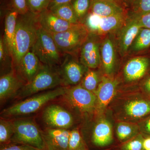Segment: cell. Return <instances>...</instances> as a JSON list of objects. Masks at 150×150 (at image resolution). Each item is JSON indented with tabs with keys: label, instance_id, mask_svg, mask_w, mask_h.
<instances>
[{
	"label": "cell",
	"instance_id": "1",
	"mask_svg": "<svg viewBox=\"0 0 150 150\" xmlns=\"http://www.w3.org/2000/svg\"><path fill=\"white\" fill-rule=\"evenodd\" d=\"M39 27L37 15L30 12L19 14L13 54V70L18 67L23 57L31 50L37 39Z\"/></svg>",
	"mask_w": 150,
	"mask_h": 150
},
{
	"label": "cell",
	"instance_id": "2",
	"mask_svg": "<svg viewBox=\"0 0 150 150\" xmlns=\"http://www.w3.org/2000/svg\"><path fill=\"white\" fill-rule=\"evenodd\" d=\"M68 87H57L51 90L37 94L24 100L13 105L1 112V117L12 119L17 116L28 115L40 110L45 105L66 92Z\"/></svg>",
	"mask_w": 150,
	"mask_h": 150
},
{
	"label": "cell",
	"instance_id": "3",
	"mask_svg": "<svg viewBox=\"0 0 150 150\" xmlns=\"http://www.w3.org/2000/svg\"><path fill=\"white\" fill-rule=\"evenodd\" d=\"M63 86L58 68L43 64L31 81L26 83L18 93L15 98L23 99L40 92Z\"/></svg>",
	"mask_w": 150,
	"mask_h": 150
},
{
	"label": "cell",
	"instance_id": "4",
	"mask_svg": "<svg viewBox=\"0 0 150 150\" xmlns=\"http://www.w3.org/2000/svg\"><path fill=\"white\" fill-rule=\"evenodd\" d=\"M31 50L43 64L55 68L61 65L66 56L59 50L52 34L40 25L37 39Z\"/></svg>",
	"mask_w": 150,
	"mask_h": 150
},
{
	"label": "cell",
	"instance_id": "5",
	"mask_svg": "<svg viewBox=\"0 0 150 150\" xmlns=\"http://www.w3.org/2000/svg\"><path fill=\"white\" fill-rule=\"evenodd\" d=\"M14 132L11 143L30 145L44 149L42 130L31 118H17L12 119Z\"/></svg>",
	"mask_w": 150,
	"mask_h": 150
},
{
	"label": "cell",
	"instance_id": "6",
	"mask_svg": "<svg viewBox=\"0 0 150 150\" xmlns=\"http://www.w3.org/2000/svg\"><path fill=\"white\" fill-rule=\"evenodd\" d=\"M88 33L84 25L79 24L64 32L51 34L62 54L76 56Z\"/></svg>",
	"mask_w": 150,
	"mask_h": 150
},
{
	"label": "cell",
	"instance_id": "7",
	"mask_svg": "<svg viewBox=\"0 0 150 150\" xmlns=\"http://www.w3.org/2000/svg\"><path fill=\"white\" fill-rule=\"evenodd\" d=\"M62 97L68 105L80 112L90 113L96 110L95 94L83 88L80 84L68 87L66 92Z\"/></svg>",
	"mask_w": 150,
	"mask_h": 150
},
{
	"label": "cell",
	"instance_id": "8",
	"mask_svg": "<svg viewBox=\"0 0 150 150\" xmlns=\"http://www.w3.org/2000/svg\"><path fill=\"white\" fill-rule=\"evenodd\" d=\"M76 56L66 54L62 64L58 68L63 86H72L80 83L88 70L78 60Z\"/></svg>",
	"mask_w": 150,
	"mask_h": 150
},
{
	"label": "cell",
	"instance_id": "9",
	"mask_svg": "<svg viewBox=\"0 0 150 150\" xmlns=\"http://www.w3.org/2000/svg\"><path fill=\"white\" fill-rule=\"evenodd\" d=\"M42 119L47 128L69 129L74 123L72 114L61 105L50 104L42 112Z\"/></svg>",
	"mask_w": 150,
	"mask_h": 150
},
{
	"label": "cell",
	"instance_id": "10",
	"mask_svg": "<svg viewBox=\"0 0 150 150\" xmlns=\"http://www.w3.org/2000/svg\"><path fill=\"white\" fill-rule=\"evenodd\" d=\"M100 36L89 33L87 37L81 46L79 60L89 69H95L101 64Z\"/></svg>",
	"mask_w": 150,
	"mask_h": 150
},
{
	"label": "cell",
	"instance_id": "11",
	"mask_svg": "<svg viewBox=\"0 0 150 150\" xmlns=\"http://www.w3.org/2000/svg\"><path fill=\"white\" fill-rule=\"evenodd\" d=\"M142 28L137 20L127 15L125 23L117 31L116 47L121 56H125L129 52L131 44Z\"/></svg>",
	"mask_w": 150,
	"mask_h": 150
},
{
	"label": "cell",
	"instance_id": "12",
	"mask_svg": "<svg viewBox=\"0 0 150 150\" xmlns=\"http://www.w3.org/2000/svg\"><path fill=\"white\" fill-rule=\"evenodd\" d=\"M118 84L115 78L103 76L95 93L96 97V110L98 113L103 112L115 96Z\"/></svg>",
	"mask_w": 150,
	"mask_h": 150
},
{
	"label": "cell",
	"instance_id": "13",
	"mask_svg": "<svg viewBox=\"0 0 150 150\" xmlns=\"http://www.w3.org/2000/svg\"><path fill=\"white\" fill-rule=\"evenodd\" d=\"M43 150H68L70 130L46 128L42 130Z\"/></svg>",
	"mask_w": 150,
	"mask_h": 150
},
{
	"label": "cell",
	"instance_id": "14",
	"mask_svg": "<svg viewBox=\"0 0 150 150\" xmlns=\"http://www.w3.org/2000/svg\"><path fill=\"white\" fill-rule=\"evenodd\" d=\"M25 84L24 81L13 70L1 76L0 103L1 105L9 99L15 98L21 89Z\"/></svg>",
	"mask_w": 150,
	"mask_h": 150
},
{
	"label": "cell",
	"instance_id": "15",
	"mask_svg": "<svg viewBox=\"0 0 150 150\" xmlns=\"http://www.w3.org/2000/svg\"><path fill=\"white\" fill-rule=\"evenodd\" d=\"M43 65L36 55L30 50L23 57L14 71L26 84L33 79Z\"/></svg>",
	"mask_w": 150,
	"mask_h": 150
},
{
	"label": "cell",
	"instance_id": "16",
	"mask_svg": "<svg viewBox=\"0 0 150 150\" xmlns=\"http://www.w3.org/2000/svg\"><path fill=\"white\" fill-rule=\"evenodd\" d=\"M38 20L40 27L51 34L64 32L79 24H73L59 18L48 9L38 15Z\"/></svg>",
	"mask_w": 150,
	"mask_h": 150
},
{
	"label": "cell",
	"instance_id": "17",
	"mask_svg": "<svg viewBox=\"0 0 150 150\" xmlns=\"http://www.w3.org/2000/svg\"><path fill=\"white\" fill-rule=\"evenodd\" d=\"M116 47L114 40L110 35L101 41L100 53L101 64L105 72L108 76L112 74L115 69L117 60Z\"/></svg>",
	"mask_w": 150,
	"mask_h": 150
},
{
	"label": "cell",
	"instance_id": "18",
	"mask_svg": "<svg viewBox=\"0 0 150 150\" xmlns=\"http://www.w3.org/2000/svg\"><path fill=\"white\" fill-rule=\"evenodd\" d=\"M149 65V60L146 57H137L130 59L123 69L125 79L129 82L139 79L144 75Z\"/></svg>",
	"mask_w": 150,
	"mask_h": 150
},
{
	"label": "cell",
	"instance_id": "19",
	"mask_svg": "<svg viewBox=\"0 0 150 150\" xmlns=\"http://www.w3.org/2000/svg\"><path fill=\"white\" fill-rule=\"evenodd\" d=\"M113 141L112 126L107 119H101L94 128L91 136V142L97 146H108Z\"/></svg>",
	"mask_w": 150,
	"mask_h": 150
},
{
	"label": "cell",
	"instance_id": "20",
	"mask_svg": "<svg viewBox=\"0 0 150 150\" xmlns=\"http://www.w3.org/2000/svg\"><path fill=\"white\" fill-rule=\"evenodd\" d=\"M89 12L102 17L125 13L119 3L111 0H91Z\"/></svg>",
	"mask_w": 150,
	"mask_h": 150
},
{
	"label": "cell",
	"instance_id": "21",
	"mask_svg": "<svg viewBox=\"0 0 150 150\" xmlns=\"http://www.w3.org/2000/svg\"><path fill=\"white\" fill-rule=\"evenodd\" d=\"M127 15L123 13L100 18L96 35L100 36L117 31L124 24Z\"/></svg>",
	"mask_w": 150,
	"mask_h": 150
},
{
	"label": "cell",
	"instance_id": "22",
	"mask_svg": "<svg viewBox=\"0 0 150 150\" xmlns=\"http://www.w3.org/2000/svg\"><path fill=\"white\" fill-rule=\"evenodd\" d=\"M18 12L14 9L6 16L5 21L4 35V40L6 46L13 57Z\"/></svg>",
	"mask_w": 150,
	"mask_h": 150
},
{
	"label": "cell",
	"instance_id": "23",
	"mask_svg": "<svg viewBox=\"0 0 150 150\" xmlns=\"http://www.w3.org/2000/svg\"><path fill=\"white\" fill-rule=\"evenodd\" d=\"M127 116L133 118H139L150 113V101L136 99L127 103L124 107Z\"/></svg>",
	"mask_w": 150,
	"mask_h": 150
},
{
	"label": "cell",
	"instance_id": "24",
	"mask_svg": "<svg viewBox=\"0 0 150 150\" xmlns=\"http://www.w3.org/2000/svg\"><path fill=\"white\" fill-rule=\"evenodd\" d=\"M59 18L73 24H81L77 17L71 3L53 6L48 8Z\"/></svg>",
	"mask_w": 150,
	"mask_h": 150
},
{
	"label": "cell",
	"instance_id": "25",
	"mask_svg": "<svg viewBox=\"0 0 150 150\" xmlns=\"http://www.w3.org/2000/svg\"><path fill=\"white\" fill-rule=\"evenodd\" d=\"M150 46V29L142 28L129 49L131 53L140 52Z\"/></svg>",
	"mask_w": 150,
	"mask_h": 150
},
{
	"label": "cell",
	"instance_id": "26",
	"mask_svg": "<svg viewBox=\"0 0 150 150\" xmlns=\"http://www.w3.org/2000/svg\"><path fill=\"white\" fill-rule=\"evenodd\" d=\"M0 64L1 76L13 70V57L6 46L4 38H0Z\"/></svg>",
	"mask_w": 150,
	"mask_h": 150
},
{
	"label": "cell",
	"instance_id": "27",
	"mask_svg": "<svg viewBox=\"0 0 150 150\" xmlns=\"http://www.w3.org/2000/svg\"><path fill=\"white\" fill-rule=\"evenodd\" d=\"M139 129L138 126L134 123L120 122L116 128L117 137L120 142L124 143L138 135Z\"/></svg>",
	"mask_w": 150,
	"mask_h": 150
},
{
	"label": "cell",
	"instance_id": "28",
	"mask_svg": "<svg viewBox=\"0 0 150 150\" xmlns=\"http://www.w3.org/2000/svg\"><path fill=\"white\" fill-rule=\"evenodd\" d=\"M14 129L12 119L1 117L0 119V146H4L11 143Z\"/></svg>",
	"mask_w": 150,
	"mask_h": 150
},
{
	"label": "cell",
	"instance_id": "29",
	"mask_svg": "<svg viewBox=\"0 0 150 150\" xmlns=\"http://www.w3.org/2000/svg\"><path fill=\"white\" fill-rule=\"evenodd\" d=\"M100 81L98 73L93 69H89L80 84L83 88L95 93Z\"/></svg>",
	"mask_w": 150,
	"mask_h": 150
},
{
	"label": "cell",
	"instance_id": "30",
	"mask_svg": "<svg viewBox=\"0 0 150 150\" xmlns=\"http://www.w3.org/2000/svg\"><path fill=\"white\" fill-rule=\"evenodd\" d=\"M91 0H73L71 3L79 21L83 24L89 12Z\"/></svg>",
	"mask_w": 150,
	"mask_h": 150
},
{
	"label": "cell",
	"instance_id": "31",
	"mask_svg": "<svg viewBox=\"0 0 150 150\" xmlns=\"http://www.w3.org/2000/svg\"><path fill=\"white\" fill-rule=\"evenodd\" d=\"M68 150H88L85 141L78 129L70 131Z\"/></svg>",
	"mask_w": 150,
	"mask_h": 150
},
{
	"label": "cell",
	"instance_id": "32",
	"mask_svg": "<svg viewBox=\"0 0 150 150\" xmlns=\"http://www.w3.org/2000/svg\"><path fill=\"white\" fill-rule=\"evenodd\" d=\"M26 1L28 10L37 15L48 9L51 2L50 0H26Z\"/></svg>",
	"mask_w": 150,
	"mask_h": 150
},
{
	"label": "cell",
	"instance_id": "33",
	"mask_svg": "<svg viewBox=\"0 0 150 150\" xmlns=\"http://www.w3.org/2000/svg\"><path fill=\"white\" fill-rule=\"evenodd\" d=\"M143 139L142 135H137L131 139L124 142L121 146L122 150H144Z\"/></svg>",
	"mask_w": 150,
	"mask_h": 150
},
{
	"label": "cell",
	"instance_id": "34",
	"mask_svg": "<svg viewBox=\"0 0 150 150\" xmlns=\"http://www.w3.org/2000/svg\"><path fill=\"white\" fill-rule=\"evenodd\" d=\"M131 13L143 14L150 12V0H134L131 6Z\"/></svg>",
	"mask_w": 150,
	"mask_h": 150
},
{
	"label": "cell",
	"instance_id": "35",
	"mask_svg": "<svg viewBox=\"0 0 150 150\" xmlns=\"http://www.w3.org/2000/svg\"><path fill=\"white\" fill-rule=\"evenodd\" d=\"M101 18V17L99 16L89 12L83 23L89 33L96 34L98 29Z\"/></svg>",
	"mask_w": 150,
	"mask_h": 150
},
{
	"label": "cell",
	"instance_id": "36",
	"mask_svg": "<svg viewBox=\"0 0 150 150\" xmlns=\"http://www.w3.org/2000/svg\"><path fill=\"white\" fill-rule=\"evenodd\" d=\"M128 15L137 20L142 28L150 29V12L140 15L130 12Z\"/></svg>",
	"mask_w": 150,
	"mask_h": 150
},
{
	"label": "cell",
	"instance_id": "37",
	"mask_svg": "<svg viewBox=\"0 0 150 150\" xmlns=\"http://www.w3.org/2000/svg\"><path fill=\"white\" fill-rule=\"evenodd\" d=\"M0 150H41L30 145L11 143L0 147Z\"/></svg>",
	"mask_w": 150,
	"mask_h": 150
},
{
	"label": "cell",
	"instance_id": "38",
	"mask_svg": "<svg viewBox=\"0 0 150 150\" xmlns=\"http://www.w3.org/2000/svg\"><path fill=\"white\" fill-rule=\"evenodd\" d=\"M15 9L21 15H24L29 12L26 0H13Z\"/></svg>",
	"mask_w": 150,
	"mask_h": 150
},
{
	"label": "cell",
	"instance_id": "39",
	"mask_svg": "<svg viewBox=\"0 0 150 150\" xmlns=\"http://www.w3.org/2000/svg\"><path fill=\"white\" fill-rule=\"evenodd\" d=\"M50 1H51V2L48 8L53 6L71 3L73 0H50Z\"/></svg>",
	"mask_w": 150,
	"mask_h": 150
},
{
	"label": "cell",
	"instance_id": "40",
	"mask_svg": "<svg viewBox=\"0 0 150 150\" xmlns=\"http://www.w3.org/2000/svg\"><path fill=\"white\" fill-rule=\"evenodd\" d=\"M144 150H150V137L144 139L143 142Z\"/></svg>",
	"mask_w": 150,
	"mask_h": 150
},
{
	"label": "cell",
	"instance_id": "41",
	"mask_svg": "<svg viewBox=\"0 0 150 150\" xmlns=\"http://www.w3.org/2000/svg\"><path fill=\"white\" fill-rule=\"evenodd\" d=\"M144 87L145 90L150 94V76L145 82Z\"/></svg>",
	"mask_w": 150,
	"mask_h": 150
},
{
	"label": "cell",
	"instance_id": "42",
	"mask_svg": "<svg viewBox=\"0 0 150 150\" xmlns=\"http://www.w3.org/2000/svg\"><path fill=\"white\" fill-rule=\"evenodd\" d=\"M144 129L146 133L150 134V118L146 121Z\"/></svg>",
	"mask_w": 150,
	"mask_h": 150
},
{
	"label": "cell",
	"instance_id": "43",
	"mask_svg": "<svg viewBox=\"0 0 150 150\" xmlns=\"http://www.w3.org/2000/svg\"><path fill=\"white\" fill-rule=\"evenodd\" d=\"M134 1V0H123V1L126 4V5L130 6H131Z\"/></svg>",
	"mask_w": 150,
	"mask_h": 150
},
{
	"label": "cell",
	"instance_id": "44",
	"mask_svg": "<svg viewBox=\"0 0 150 150\" xmlns=\"http://www.w3.org/2000/svg\"><path fill=\"white\" fill-rule=\"evenodd\" d=\"M111 1H115L116 2L119 3L121 1H123V0H111Z\"/></svg>",
	"mask_w": 150,
	"mask_h": 150
},
{
	"label": "cell",
	"instance_id": "45",
	"mask_svg": "<svg viewBox=\"0 0 150 150\" xmlns=\"http://www.w3.org/2000/svg\"><path fill=\"white\" fill-rule=\"evenodd\" d=\"M104 150H111L110 149H107Z\"/></svg>",
	"mask_w": 150,
	"mask_h": 150
},
{
	"label": "cell",
	"instance_id": "46",
	"mask_svg": "<svg viewBox=\"0 0 150 150\" xmlns=\"http://www.w3.org/2000/svg\"></svg>",
	"mask_w": 150,
	"mask_h": 150
}]
</instances>
